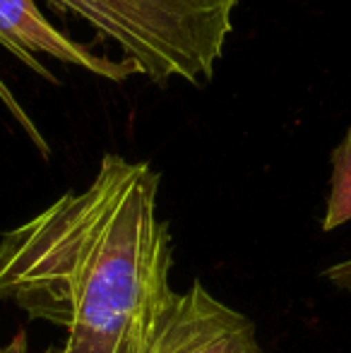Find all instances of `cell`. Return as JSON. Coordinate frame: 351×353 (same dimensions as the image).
<instances>
[{
    "instance_id": "obj_3",
    "label": "cell",
    "mask_w": 351,
    "mask_h": 353,
    "mask_svg": "<svg viewBox=\"0 0 351 353\" xmlns=\"http://www.w3.org/2000/svg\"><path fill=\"white\" fill-rule=\"evenodd\" d=\"M150 353H263V349L253 322L195 281L185 293H178L161 317Z\"/></svg>"
},
{
    "instance_id": "obj_2",
    "label": "cell",
    "mask_w": 351,
    "mask_h": 353,
    "mask_svg": "<svg viewBox=\"0 0 351 353\" xmlns=\"http://www.w3.org/2000/svg\"><path fill=\"white\" fill-rule=\"evenodd\" d=\"M113 41L157 87L174 79L205 87L234 32L239 0H46Z\"/></svg>"
},
{
    "instance_id": "obj_5",
    "label": "cell",
    "mask_w": 351,
    "mask_h": 353,
    "mask_svg": "<svg viewBox=\"0 0 351 353\" xmlns=\"http://www.w3.org/2000/svg\"><path fill=\"white\" fill-rule=\"evenodd\" d=\"M332 176H330V195L325 205L323 231H334L351 221V128L344 132L342 142L330 154Z\"/></svg>"
},
{
    "instance_id": "obj_1",
    "label": "cell",
    "mask_w": 351,
    "mask_h": 353,
    "mask_svg": "<svg viewBox=\"0 0 351 353\" xmlns=\"http://www.w3.org/2000/svg\"><path fill=\"white\" fill-rule=\"evenodd\" d=\"M159 173L103 154L92 183L0 238V298L68 332L43 353H150L176 301Z\"/></svg>"
},
{
    "instance_id": "obj_4",
    "label": "cell",
    "mask_w": 351,
    "mask_h": 353,
    "mask_svg": "<svg viewBox=\"0 0 351 353\" xmlns=\"http://www.w3.org/2000/svg\"><path fill=\"white\" fill-rule=\"evenodd\" d=\"M0 46L17 56L29 70L53 84H58V77L48 72L39 56L82 68L85 72H92L108 82H126L128 77L137 74L135 65L126 58L113 61L108 56H99L92 51V46L68 37L63 29L48 22L34 0H0Z\"/></svg>"
},
{
    "instance_id": "obj_6",
    "label": "cell",
    "mask_w": 351,
    "mask_h": 353,
    "mask_svg": "<svg viewBox=\"0 0 351 353\" xmlns=\"http://www.w3.org/2000/svg\"><path fill=\"white\" fill-rule=\"evenodd\" d=\"M0 353H27V336H24V332H17L8 344L0 346Z\"/></svg>"
}]
</instances>
